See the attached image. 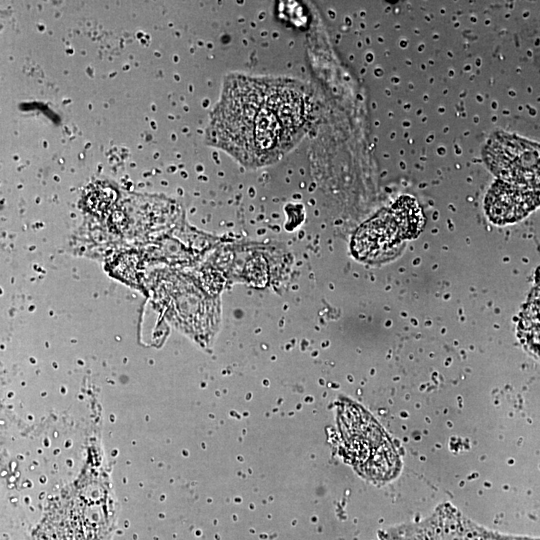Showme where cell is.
<instances>
[{
  "label": "cell",
  "mask_w": 540,
  "mask_h": 540,
  "mask_svg": "<svg viewBox=\"0 0 540 540\" xmlns=\"http://www.w3.org/2000/svg\"><path fill=\"white\" fill-rule=\"evenodd\" d=\"M305 120L306 101L295 85L239 77L226 85L213 130L244 165L261 166L293 145Z\"/></svg>",
  "instance_id": "cell-1"
},
{
  "label": "cell",
  "mask_w": 540,
  "mask_h": 540,
  "mask_svg": "<svg viewBox=\"0 0 540 540\" xmlns=\"http://www.w3.org/2000/svg\"><path fill=\"white\" fill-rule=\"evenodd\" d=\"M338 424L353 468L373 482H388L401 470L400 456L390 437L362 406L347 401L339 408Z\"/></svg>",
  "instance_id": "cell-2"
},
{
  "label": "cell",
  "mask_w": 540,
  "mask_h": 540,
  "mask_svg": "<svg viewBox=\"0 0 540 540\" xmlns=\"http://www.w3.org/2000/svg\"><path fill=\"white\" fill-rule=\"evenodd\" d=\"M484 158L501 180L540 191V145L502 134L489 141Z\"/></svg>",
  "instance_id": "cell-3"
},
{
  "label": "cell",
  "mask_w": 540,
  "mask_h": 540,
  "mask_svg": "<svg viewBox=\"0 0 540 540\" xmlns=\"http://www.w3.org/2000/svg\"><path fill=\"white\" fill-rule=\"evenodd\" d=\"M402 240L392 213L383 210L358 228L352 240V251L361 261L384 262L398 254Z\"/></svg>",
  "instance_id": "cell-4"
},
{
  "label": "cell",
  "mask_w": 540,
  "mask_h": 540,
  "mask_svg": "<svg viewBox=\"0 0 540 540\" xmlns=\"http://www.w3.org/2000/svg\"><path fill=\"white\" fill-rule=\"evenodd\" d=\"M539 204V190L501 179L493 183L485 198L489 219L499 225L524 218Z\"/></svg>",
  "instance_id": "cell-5"
},
{
  "label": "cell",
  "mask_w": 540,
  "mask_h": 540,
  "mask_svg": "<svg viewBox=\"0 0 540 540\" xmlns=\"http://www.w3.org/2000/svg\"><path fill=\"white\" fill-rule=\"evenodd\" d=\"M402 239L418 236L424 225V216L417 201L410 196L400 197L391 207Z\"/></svg>",
  "instance_id": "cell-6"
},
{
  "label": "cell",
  "mask_w": 540,
  "mask_h": 540,
  "mask_svg": "<svg viewBox=\"0 0 540 540\" xmlns=\"http://www.w3.org/2000/svg\"><path fill=\"white\" fill-rule=\"evenodd\" d=\"M523 315L522 339L526 348L540 360V300L530 299Z\"/></svg>",
  "instance_id": "cell-7"
}]
</instances>
